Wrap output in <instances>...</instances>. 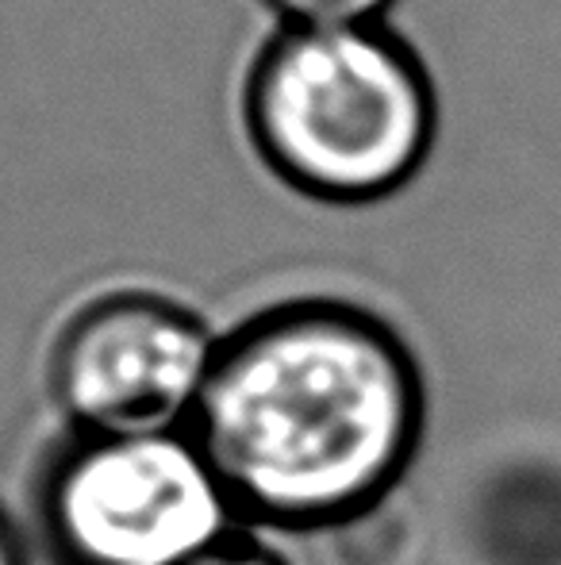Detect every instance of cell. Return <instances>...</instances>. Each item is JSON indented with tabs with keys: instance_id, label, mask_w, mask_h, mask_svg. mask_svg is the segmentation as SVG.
I'll return each mask as SVG.
<instances>
[{
	"instance_id": "3",
	"label": "cell",
	"mask_w": 561,
	"mask_h": 565,
	"mask_svg": "<svg viewBox=\"0 0 561 565\" xmlns=\"http://www.w3.org/2000/svg\"><path fill=\"white\" fill-rule=\"evenodd\" d=\"M35 527L54 565H193L242 527L188 427L74 431L43 461Z\"/></svg>"
},
{
	"instance_id": "1",
	"label": "cell",
	"mask_w": 561,
	"mask_h": 565,
	"mask_svg": "<svg viewBox=\"0 0 561 565\" xmlns=\"http://www.w3.org/2000/svg\"><path fill=\"white\" fill-rule=\"evenodd\" d=\"M188 431L250 527L331 531L377 512L427 431V381L381 312L296 297L216 342Z\"/></svg>"
},
{
	"instance_id": "2",
	"label": "cell",
	"mask_w": 561,
	"mask_h": 565,
	"mask_svg": "<svg viewBox=\"0 0 561 565\" xmlns=\"http://www.w3.org/2000/svg\"><path fill=\"white\" fill-rule=\"evenodd\" d=\"M242 131L284 189L362 209L400 193L439 139L420 51L377 23H278L242 77Z\"/></svg>"
},
{
	"instance_id": "7",
	"label": "cell",
	"mask_w": 561,
	"mask_h": 565,
	"mask_svg": "<svg viewBox=\"0 0 561 565\" xmlns=\"http://www.w3.org/2000/svg\"><path fill=\"white\" fill-rule=\"evenodd\" d=\"M0 565H31L28 543H23L20 527L8 520V512H0Z\"/></svg>"
},
{
	"instance_id": "6",
	"label": "cell",
	"mask_w": 561,
	"mask_h": 565,
	"mask_svg": "<svg viewBox=\"0 0 561 565\" xmlns=\"http://www.w3.org/2000/svg\"><path fill=\"white\" fill-rule=\"evenodd\" d=\"M193 565H289L273 546H266L262 539L247 535V527H239L231 539H224L219 546H212L204 558Z\"/></svg>"
},
{
	"instance_id": "5",
	"label": "cell",
	"mask_w": 561,
	"mask_h": 565,
	"mask_svg": "<svg viewBox=\"0 0 561 565\" xmlns=\"http://www.w3.org/2000/svg\"><path fill=\"white\" fill-rule=\"evenodd\" d=\"M278 23L292 28H335V23H377L397 0H262Z\"/></svg>"
},
{
	"instance_id": "4",
	"label": "cell",
	"mask_w": 561,
	"mask_h": 565,
	"mask_svg": "<svg viewBox=\"0 0 561 565\" xmlns=\"http://www.w3.org/2000/svg\"><path fill=\"white\" fill-rule=\"evenodd\" d=\"M219 335L162 292H112L85 305L51 354V393L74 431L185 427Z\"/></svg>"
}]
</instances>
